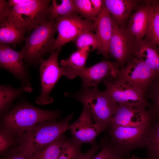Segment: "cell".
I'll return each mask as SVG.
<instances>
[{
	"mask_svg": "<svg viewBox=\"0 0 159 159\" xmlns=\"http://www.w3.org/2000/svg\"><path fill=\"white\" fill-rule=\"evenodd\" d=\"M73 117L72 113L60 121L45 122L29 128L16 137L17 147L32 157L69 129V123Z\"/></svg>",
	"mask_w": 159,
	"mask_h": 159,
	"instance_id": "cell-1",
	"label": "cell"
},
{
	"mask_svg": "<svg viewBox=\"0 0 159 159\" xmlns=\"http://www.w3.org/2000/svg\"><path fill=\"white\" fill-rule=\"evenodd\" d=\"M60 115L59 110L40 109L24 100L4 114L3 117V128L15 137H16L38 124L56 120Z\"/></svg>",
	"mask_w": 159,
	"mask_h": 159,
	"instance_id": "cell-2",
	"label": "cell"
},
{
	"mask_svg": "<svg viewBox=\"0 0 159 159\" xmlns=\"http://www.w3.org/2000/svg\"><path fill=\"white\" fill-rule=\"evenodd\" d=\"M50 0H30L19 5L10 7L6 1L0 0V20L7 19L25 28L28 33L38 26L50 21Z\"/></svg>",
	"mask_w": 159,
	"mask_h": 159,
	"instance_id": "cell-3",
	"label": "cell"
},
{
	"mask_svg": "<svg viewBox=\"0 0 159 159\" xmlns=\"http://www.w3.org/2000/svg\"><path fill=\"white\" fill-rule=\"evenodd\" d=\"M67 96L81 102L88 110L95 123L106 127L109 126L118 105L105 91L97 88L82 87L80 91Z\"/></svg>",
	"mask_w": 159,
	"mask_h": 159,
	"instance_id": "cell-4",
	"label": "cell"
},
{
	"mask_svg": "<svg viewBox=\"0 0 159 159\" xmlns=\"http://www.w3.org/2000/svg\"><path fill=\"white\" fill-rule=\"evenodd\" d=\"M57 32L54 20L38 26L25 40L21 51L24 57V62L29 66L36 67L50 49Z\"/></svg>",
	"mask_w": 159,
	"mask_h": 159,
	"instance_id": "cell-5",
	"label": "cell"
},
{
	"mask_svg": "<svg viewBox=\"0 0 159 159\" xmlns=\"http://www.w3.org/2000/svg\"><path fill=\"white\" fill-rule=\"evenodd\" d=\"M154 121L136 127L109 126V139L121 151L130 152L137 149L144 148L145 143Z\"/></svg>",
	"mask_w": 159,
	"mask_h": 159,
	"instance_id": "cell-6",
	"label": "cell"
},
{
	"mask_svg": "<svg viewBox=\"0 0 159 159\" xmlns=\"http://www.w3.org/2000/svg\"><path fill=\"white\" fill-rule=\"evenodd\" d=\"M103 83L106 88L105 91L118 105H136L146 109L149 107L144 92L126 82L118 73L104 80Z\"/></svg>",
	"mask_w": 159,
	"mask_h": 159,
	"instance_id": "cell-7",
	"label": "cell"
},
{
	"mask_svg": "<svg viewBox=\"0 0 159 159\" xmlns=\"http://www.w3.org/2000/svg\"><path fill=\"white\" fill-rule=\"evenodd\" d=\"M58 35L54 39L49 53L61 49L66 44L74 40L81 34L95 30L94 21L83 19L77 13L54 19Z\"/></svg>",
	"mask_w": 159,
	"mask_h": 159,
	"instance_id": "cell-8",
	"label": "cell"
},
{
	"mask_svg": "<svg viewBox=\"0 0 159 159\" xmlns=\"http://www.w3.org/2000/svg\"><path fill=\"white\" fill-rule=\"evenodd\" d=\"M60 49L51 52L47 59L42 58L39 62L41 92L35 99V102L38 105H44L53 102V98L50 96V94L57 81L63 75L58 61Z\"/></svg>",
	"mask_w": 159,
	"mask_h": 159,
	"instance_id": "cell-9",
	"label": "cell"
},
{
	"mask_svg": "<svg viewBox=\"0 0 159 159\" xmlns=\"http://www.w3.org/2000/svg\"><path fill=\"white\" fill-rule=\"evenodd\" d=\"M60 67L63 75L70 79L79 76L82 80V87L87 88L97 87L102 81L116 75L119 70L115 62L105 61L80 69L67 67Z\"/></svg>",
	"mask_w": 159,
	"mask_h": 159,
	"instance_id": "cell-10",
	"label": "cell"
},
{
	"mask_svg": "<svg viewBox=\"0 0 159 159\" xmlns=\"http://www.w3.org/2000/svg\"><path fill=\"white\" fill-rule=\"evenodd\" d=\"M135 39L127 28L120 26L115 22L109 54L115 60L119 69L124 67L133 56L132 49Z\"/></svg>",
	"mask_w": 159,
	"mask_h": 159,
	"instance_id": "cell-11",
	"label": "cell"
},
{
	"mask_svg": "<svg viewBox=\"0 0 159 159\" xmlns=\"http://www.w3.org/2000/svg\"><path fill=\"white\" fill-rule=\"evenodd\" d=\"M118 74L126 82L144 92L158 74L144 62L134 56L124 67L119 70Z\"/></svg>",
	"mask_w": 159,
	"mask_h": 159,
	"instance_id": "cell-12",
	"label": "cell"
},
{
	"mask_svg": "<svg viewBox=\"0 0 159 159\" xmlns=\"http://www.w3.org/2000/svg\"><path fill=\"white\" fill-rule=\"evenodd\" d=\"M24 57L21 51L13 49L9 45L0 43V67L11 73L21 82V85L31 87L30 75L24 64Z\"/></svg>",
	"mask_w": 159,
	"mask_h": 159,
	"instance_id": "cell-13",
	"label": "cell"
},
{
	"mask_svg": "<svg viewBox=\"0 0 159 159\" xmlns=\"http://www.w3.org/2000/svg\"><path fill=\"white\" fill-rule=\"evenodd\" d=\"M155 121L148 110L143 107L121 104L118 105L109 126L136 127Z\"/></svg>",
	"mask_w": 159,
	"mask_h": 159,
	"instance_id": "cell-14",
	"label": "cell"
},
{
	"mask_svg": "<svg viewBox=\"0 0 159 159\" xmlns=\"http://www.w3.org/2000/svg\"><path fill=\"white\" fill-rule=\"evenodd\" d=\"M89 112L83 107L78 119L69 125L72 138L81 144L84 143L94 144L96 137L107 128L95 123Z\"/></svg>",
	"mask_w": 159,
	"mask_h": 159,
	"instance_id": "cell-15",
	"label": "cell"
},
{
	"mask_svg": "<svg viewBox=\"0 0 159 159\" xmlns=\"http://www.w3.org/2000/svg\"><path fill=\"white\" fill-rule=\"evenodd\" d=\"M95 30L101 44L97 52L107 59L109 57V49L115 22L105 8H103L94 21Z\"/></svg>",
	"mask_w": 159,
	"mask_h": 159,
	"instance_id": "cell-16",
	"label": "cell"
},
{
	"mask_svg": "<svg viewBox=\"0 0 159 159\" xmlns=\"http://www.w3.org/2000/svg\"><path fill=\"white\" fill-rule=\"evenodd\" d=\"M142 2L135 0H104V6L117 24L125 27L132 11H135Z\"/></svg>",
	"mask_w": 159,
	"mask_h": 159,
	"instance_id": "cell-17",
	"label": "cell"
},
{
	"mask_svg": "<svg viewBox=\"0 0 159 159\" xmlns=\"http://www.w3.org/2000/svg\"><path fill=\"white\" fill-rule=\"evenodd\" d=\"M133 56L159 73V47L143 39H135L132 49Z\"/></svg>",
	"mask_w": 159,
	"mask_h": 159,
	"instance_id": "cell-18",
	"label": "cell"
},
{
	"mask_svg": "<svg viewBox=\"0 0 159 159\" xmlns=\"http://www.w3.org/2000/svg\"><path fill=\"white\" fill-rule=\"evenodd\" d=\"M151 11L150 0H146L132 14L127 28L136 39H143L148 31Z\"/></svg>",
	"mask_w": 159,
	"mask_h": 159,
	"instance_id": "cell-19",
	"label": "cell"
},
{
	"mask_svg": "<svg viewBox=\"0 0 159 159\" xmlns=\"http://www.w3.org/2000/svg\"><path fill=\"white\" fill-rule=\"evenodd\" d=\"M0 43L15 47L25 40L26 29L7 19L0 20Z\"/></svg>",
	"mask_w": 159,
	"mask_h": 159,
	"instance_id": "cell-20",
	"label": "cell"
},
{
	"mask_svg": "<svg viewBox=\"0 0 159 159\" xmlns=\"http://www.w3.org/2000/svg\"><path fill=\"white\" fill-rule=\"evenodd\" d=\"M33 91L31 87L21 85L15 88L9 85H0V112H6L16 99L21 97L25 92L30 93Z\"/></svg>",
	"mask_w": 159,
	"mask_h": 159,
	"instance_id": "cell-21",
	"label": "cell"
},
{
	"mask_svg": "<svg viewBox=\"0 0 159 159\" xmlns=\"http://www.w3.org/2000/svg\"><path fill=\"white\" fill-rule=\"evenodd\" d=\"M101 150L92 159H130L129 153L122 152L116 147L109 138L104 137L100 140Z\"/></svg>",
	"mask_w": 159,
	"mask_h": 159,
	"instance_id": "cell-22",
	"label": "cell"
},
{
	"mask_svg": "<svg viewBox=\"0 0 159 159\" xmlns=\"http://www.w3.org/2000/svg\"><path fill=\"white\" fill-rule=\"evenodd\" d=\"M151 11L147 32L143 39L159 47V1L150 0Z\"/></svg>",
	"mask_w": 159,
	"mask_h": 159,
	"instance_id": "cell-23",
	"label": "cell"
},
{
	"mask_svg": "<svg viewBox=\"0 0 159 159\" xmlns=\"http://www.w3.org/2000/svg\"><path fill=\"white\" fill-rule=\"evenodd\" d=\"M67 139L61 135L53 142L34 154L32 159H58Z\"/></svg>",
	"mask_w": 159,
	"mask_h": 159,
	"instance_id": "cell-24",
	"label": "cell"
},
{
	"mask_svg": "<svg viewBox=\"0 0 159 159\" xmlns=\"http://www.w3.org/2000/svg\"><path fill=\"white\" fill-rule=\"evenodd\" d=\"M145 97L151 102L148 109L155 120L159 118V73L151 82L144 92Z\"/></svg>",
	"mask_w": 159,
	"mask_h": 159,
	"instance_id": "cell-25",
	"label": "cell"
},
{
	"mask_svg": "<svg viewBox=\"0 0 159 159\" xmlns=\"http://www.w3.org/2000/svg\"><path fill=\"white\" fill-rule=\"evenodd\" d=\"M77 13L73 0H62L59 4L55 0H52L49 10L50 21L60 17H65Z\"/></svg>",
	"mask_w": 159,
	"mask_h": 159,
	"instance_id": "cell-26",
	"label": "cell"
},
{
	"mask_svg": "<svg viewBox=\"0 0 159 159\" xmlns=\"http://www.w3.org/2000/svg\"><path fill=\"white\" fill-rule=\"evenodd\" d=\"M144 148L147 154L146 159H159V118L153 122Z\"/></svg>",
	"mask_w": 159,
	"mask_h": 159,
	"instance_id": "cell-27",
	"label": "cell"
},
{
	"mask_svg": "<svg viewBox=\"0 0 159 159\" xmlns=\"http://www.w3.org/2000/svg\"><path fill=\"white\" fill-rule=\"evenodd\" d=\"M75 42L77 50L88 49L91 50H100L101 44L100 40L96 34L92 31H87L79 35L75 40Z\"/></svg>",
	"mask_w": 159,
	"mask_h": 159,
	"instance_id": "cell-28",
	"label": "cell"
},
{
	"mask_svg": "<svg viewBox=\"0 0 159 159\" xmlns=\"http://www.w3.org/2000/svg\"><path fill=\"white\" fill-rule=\"evenodd\" d=\"M90 51L89 49L87 48L77 50L73 53L67 59L61 61L60 64L61 66L77 69L85 67L89 52Z\"/></svg>",
	"mask_w": 159,
	"mask_h": 159,
	"instance_id": "cell-29",
	"label": "cell"
},
{
	"mask_svg": "<svg viewBox=\"0 0 159 159\" xmlns=\"http://www.w3.org/2000/svg\"><path fill=\"white\" fill-rule=\"evenodd\" d=\"M81 145L72 138L67 139L58 159H78L81 153Z\"/></svg>",
	"mask_w": 159,
	"mask_h": 159,
	"instance_id": "cell-30",
	"label": "cell"
},
{
	"mask_svg": "<svg viewBox=\"0 0 159 159\" xmlns=\"http://www.w3.org/2000/svg\"><path fill=\"white\" fill-rule=\"evenodd\" d=\"M77 13L84 19L94 21L96 17L90 0H73Z\"/></svg>",
	"mask_w": 159,
	"mask_h": 159,
	"instance_id": "cell-31",
	"label": "cell"
},
{
	"mask_svg": "<svg viewBox=\"0 0 159 159\" xmlns=\"http://www.w3.org/2000/svg\"><path fill=\"white\" fill-rule=\"evenodd\" d=\"M16 139L9 132L4 128L0 131V153L5 154L16 143Z\"/></svg>",
	"mask_w": 159,
	"mask_h": 159,
	"instance_id": "cell-32",
	"label": "cell"
},
{
	"mask_svg": "<svg viewBox=\"0 0 159 159\" xmlns=\"http://www.w3.org/2000/svg\"><path fill=\"white\" fill-rule=\"evenodd\" d=\"M2 159H32L23 151L19 148L17 146L10 149Z\"/></svg>",
	"mask_w": 159,
	"mask_h": 159,
	"instance_id": "cell-33",
	"label": "cell"
},
{
	"mask_svg": "<svg viewBox=\"0 0 159 159\" xmlns=\"http://www.w3.org/2000/svg\"><path fill=\"white\" fill-rule=\"evenodd\" d=\"M101 147L100 144H93L92 147L87 152L84 153H80L78 159H92Z\"/></svg>",
	"mask_w": 159,
	"mask_h": 159,
	"instance_id": "cell-34",
	"label": "cell"
},
{
	"mask_svg": "<svg viewBox=\"0 0 159 159\" xmlns=\"http://www.w3.org/2000/svg\"><path fill=\"white\" fill-rule=\"evenodd\" d=\"M96 17L101 12L104 6V0H90Z\"/></svg>",
	"mask_w": 159,
	"mask_h": 159,
	"instance_id": "cell-35",
	"label": "cell"
},
{
	"mask_svg": "<svg viewBox=\"0 0 159 159\" xmlns=\"http://www.w3.org/2000/svg\"><path fill=\"white\" fill-rule=\"evenodd\" d=\"M30 0H9L6 1L8 5L10 7H13L26 3Z\"/></svg>",
	"mask_w": 159,
	"mask_h": 159,
	"instance_id": "cell-36",
	"label": "cell"
},
{
	"mask_svg": "<svg viewBox=\"0 0 159 159\" xmlns=\"http://www.w3.org/2000/svg\"><path fill=\"white\" fill-rule=\"evenodd\" d=\"M130 159H143L139 157L136 156L135 155H132L130 158Z\"/></svg>",
	"mask_w": 159,
	"mask_h": 159,
	"instance_id": "cell-37",
	"label": "cell"
}]
</instances>
